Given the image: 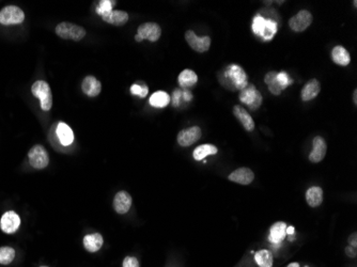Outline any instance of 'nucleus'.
<instances>
[{
	"label": "nucleus",
	"mask_w": 357,
	"mask_h": 267,
	"mask_svg": "<svg viewBox=\"0 0 357 267\" xmlns=\"http://www.w3.org/2000/svg\"><path fill=\"white\" fill-rule=\"evenodd\" d=\"M81 90L89 97H95L101 93L102 85L94 76H87L81 84Z\"/></svg>",
	"instance_id": "obj_16"
},
{
	"label": "nucleus",
	"mask_w": 357,
	"mask_h": 267,
	"mask_svg": "<svg viewBox=\"0 0 357 267\" xmlns=\"http://www.w3.org/2000/svg\"><path fill=\"white\" fill-rule=\"evenodd\" d=\"M185 40L188 45L197 53H206L211 46L210 37H198L192 30H187L185 32Z\"/></svg>",
	"instance_id": "obj_9"
},
{
	"label": "nucleus",
	"mask_w": 357,
	"mask_h": 267,
	"mask_svg": "<svg viewBox=\"0 0 357 267\" xmlns=\"http://www.w3.org/2000/svg\"><path fill=\"white\" fill-rule=\"evenodd\" d=\"M276 79H277V83L279 84L281 90H284L285 88L293 84L292 78L287 73H285V72H280V73H277Z\"/></svg>",
	"instance_id": "obj_33"
},
{
	"label": "nucleus",
	"mask_w": 357,
	"mask_h": 267,
	"mask_svg": "<svg viewBox=\"0 0 357 267\" xmlns=\"http://www.w3.org/2000/svg\"><path fill=\"white\" fill-rule=\"evenodd\" d=\"M257 264L260 267H272L273 266V254L269 250H260L254 255Z\"/></svg>",
	"instance_id": "obj_27"
},
{
	"label": "nucleus",
	"mask_w": 357,
	"mask_h": 267,
	"mask_svg": "<svg viewBox=\"0 0 357 267\" xmlns=\"http://www.w3.org/2000/svg\"><path fill=\"white\" fill-rule=\"evenodd\" d=\"M313 20L312 14L306 10H302L298 14H295L289 20L290 28L295 32H302L307 29Z\"/></svg>",
	"instance_id": "obj_8"
},
{
	"label": "nucleus",
	"mask_w": 357,
	"mask_h": 267,
	"mask_svg": "<svg viewBox=\"0 0 357 267\" xmlns=\"http://www.w3.org/2000/svg\"><path fill=\"white\" fill-rule=\"evenodd\" d=\"M326 151H328V146H326L325 140L320 136L314 137L312 143V151L309 154V160L315 163L320 162L325 157Z\"/></svg>",
	"instance_id": "obj_12"
},
{
	"label": "nucleus",
	"mask_w": 357,
	"mask_h": 267,
	"mask_svg": "<svg viewBox=\"0 0 357 267\" xmlns=\"http://www.w3.org/2000/svg\"><path fill=\"white\" fill-rule=\"evenodd\" d=\"M178 80H179L180 87L184 89H189L197 84L198 76L192 70L187 69L181 72L178 77Z\"/></svg>",
	"instance_id": "obj_22"
},
{
	"label": "nucleus",
	"mask_w": 357,
	"mask_h": 267,
	"mask_svg": "<svg viewBox=\"0 0 357 267\" xmlns=\"http://www.w3.org/2000/svg\"><path fill=\"white\" fill-rule=\"evenodd\" d=\"M128 13L125 11H120V10H116V11L113 10V11L102 15V19H103L105 23L114 26L125 25L128 22Z\"/></svg>",
	"instance_id": "obj_15"
},
{
	"label": "nucleus",
	"mask_w": 357,
	"mask_h": 267,
	"mask_svg": "<svg viewBox=\"0 0 357 267\" xmlns=\"http://www.w3.org/2000/svg\"><path fill=\"white\" fill-rule=\"evenodd\" d=\"M161 36V29L156 23H145L139 26L135 40L141 42L142 40H149L150 42H156Z\"/></svg>",
	"instance_id": "obj_7"
},
{
	"label": "nucleus",
	"mask_w": 357,
	"mask_h": 267,
	"mask_svg": "<svg viewBox=\"0 0 357 267\" xmlns=\"http://www.w3.org/2000/svg\"><path fill=\"white\" fill-rule=\"evenodd\" d=\"M332 59L336 64L341 66L349 65V63L351 62L350 53L343 46L340 45L335 46L332 50Z\"/></svg>",
	"instance_id": "obj_21"
},
{
	"label": "nucleus",
	"mask_w": 357,
	"mask_h": 267,
	"mask_svg": "<svg viewBox=\"0 0 357 267\" xmlns=\"http://www.w3.org/2000/svg\"><path fill=\"white\" fill-rule=\"evenodd\" d=\"M254 179L253 172L246 167L239 168L236 171H233L230 176L229 180L233 183H238L241 185H248L250 184Z\"/></svg>",
	"instance_id": "obj_17"
},
{
	"label": "nucleus",
	"mask_w": 357,
	"mask_h": 267,
	"mask_svg": "<svg viewBox=\"0 0 357 267\" xmlns=\"http://www.w3.org/2000/svg\"><path fill=\"white\" fill-rule=\"evenodd\" d=\"M276 32H277V24L275 23L274 20H272V19L265 18V25H264L261 37L264 40L269 41V40H272L274 38V36L276 35Z\"/></svg>",
	"instance_id": "obj_29"
},
{
	"label": "nucleus",
	"mask_w": 357,
	"mask_h": 267,
	"mask_svg": "<svg viewBox=\"0 0 357 267\" xmlns=\"http://www.w3.org/2000/svg\"><path fill=\"white\" fill-rule=\"evenodd\" d=\"M276 76H277V73L276 72H269V73L265 75V78H264V81L269 85V89L270 91L272 92L273 94L275 95H279L282 90L279 86V84L277 83V79H276Z\"/></svg>",
	"instance_id": "obj_28"
},
{
	"label": "nucleus",
	"mask_w": 357,
	"mask_h": 267,
	"mask_svg": "<svg viewBox=\"0 0 357 267\" xmlns=\"http://www.w3.org/2000/svg\"><path fill=\"white\" fill-rule=\"evenodd\" d=\"M56 35L63 40H72L75 42L83 40L87 31L84 27L78 26L76 24H72L69 22H62L57 25L56 27Z\"/></svg>",
	"instance_id": "obj_2"
},
{
	"label": "nucleus",
	"mask_w": 357,
	"mask_h": 267,
	"mask_svg": "<svg viewBox=\"0 0 357 267\" xmlns=\"http://www.w3.org/2000/svg\"><path fill=\"white\" fill-rule=\"evenodd\" d=\"M288 267H300L299 263H291L288 265Z\"/></svg>",
	"instance_id": "obj_42"
},
{
	"label": "nucleus",
	"mask_w": 357,
	"mask_h": 267,
	"mask_svg": "<svg viewBox=\"0 0 357 267\" xmlns=\"http://www.w3.org/2000/svg\"><path fill=\"white\" fill-rule=\"evenodd\" d=\"M28 159L30 165L35 169H44L48 166L49 163V156L48 153L43 146L36 145L30 149L28 153Z\"/></svg>",
	"instance_id": "obj_6"
},
{
	"label": "nucleus",
	"mask_w": 357,
	"mask_h": 267,
	"mask_svg": "<svg viewBox=\"0 0 357 267\" xmlns=\"http://www.w3.org/2000/svg\"><path fill=\"white\" fill-rule=\"evenodd\" d=\"M285 230H287V224L284 222H276L272 225L271 228V233H270V241L273 244H279L280 242H282L285 238Z\"/></svg>",
	"instance_id": "obj_24"
},
{
	"label": "nucleus",
	"mask_w": 357,
	"mask_h": 267,
	"mask_svg": "<svg viewBox=\"0 0 357 267\" xmlns=\"http://www.w3.org/2000/svg\"><path fill=\"white\" fill-rule=\"evenodd\" d=\"M31 93L41 102V108L44 111H49L53 106L52 89L44 80H38L31 87Z\"/></svg>",
	"instance_id": "obj_3"
},
{
	"label": "nucleus",
	"mask_w": 357,
	"mask_h": 267,
	"mask_svg": "<svg viewBox=\"0 0 357 267\" xmlns=\"http://www.w3.org/2000/svg\"><path fill=\"white\" fill-rule=\"evenodd\" d=\"M104 240L103 236L100 233H92L88 234L84 238V247L89 252H96L99 251L102 246H103Z\"/></svg>",
	"instance_id": "obj_20"
},
{
	"label": "nucleus",
	"mask_w": 357,
	"mask_h": 267,
	"mask_svg": "<svg viewBox=\"0 0 357 267\" xmlns=\"http://www.w3.org/2000/svg\"><path fill=\"white\" fill-rule=\"evenodd\" d=\"M19 225H20V218L13 211L6 212L3 215L2 219H0V228H2V230L7 234H14L15 232H17V230L19 229Z\"/></svg>",
	"instance_id": "obj_11"
},
{
	"label": "nucleus",
	"mask_w": 357,
	"mask_h": 267,
	"mask_svg": "<svg viewBox=\"0 0 357 267\" xmlns=\"http://www.w3.org/2000/svg\"><path fill=\"white\" fill-rule=\"evenodd\" d=\"M349 243H350V246H352V247H354V248L357 247V234L356 233L351 234V236L349 238Z\"/></svg>",
	"instance_id": "obj_38"
},
{
	"label": "nucleus",
	"mask_w": 357,
	"mask_h": 267,
	"mask_svg": "<svg viewBox=\"0 0 357 267\" xmlns=\"http://www.w3.org/2000/svg\"><path fill=\"white\" fill-rule=\"evenodd\" d=\"M41 267H47V266H41Z\"/></svg>",
	"instance_id": "obj_43"
},
{
	"label": "nucleus",
	"mask_w": 357,
	"mask_h": 267,
	"mask_svg": "<svg viewBox=\"0 0 357 267\" xmlns=\"http://www.w3.org/2000/svg\"><path fill=\"white\" fill-rule=\"evenodd\" d=\"M123 267H139V262L136 258H133V256H126L123 261Z\"/></svg>",
	"instance_id": "obj_35"
},
{
	"label": "nucleus",
	"mask_w": 357,
	"mask_h": 267,
	"mask_svg": "<svg viewBox=\"0 0 357 267\" xmlns=\"http://www.w3.org/2000/svg\"><path fill=\"white\" fill-rule=\"evenodd\" d=\"M240 101L249 109L257 110L262 104V95L253 85H247L240 93Z\"/></svg>",
	"instance_id": "obj_5"
},
{
	"label": "nucleus",
	"mask_w": 357,
	"mask_h": 267,
	"mask_svg": "<svg viewBox=\"0 0 357 267\" xmlns=\"http://www.w3.org/2000/svg\"><path fill=\"white\" fill-rule=\"evenodd\" d=\"M149 92V89L147 86L145 85H138V84H134L131 87V93L133 95H138L139 97H146Z\"/></svg>",
	"instance_id": "obj_34"
},
{
	"label": "nucleus",
	"mask_w": 357,
	"mask_h": 267,
	"mask_svg": "<svg viewBox=\"0 0 357 267\" xmlns=\"http://www.w3.org/2000/svg\"><path fill=\"white\" fill-rule=\"evenodd\" d=\"M24 20L25 13L22 9L16 6H7L0 11V24L2 25H18L22 24Z\"/></svg>",
	"instance_id": "obj_4"
},
{
	"label": "nucleus",
	"mask_w": 357,
	"mask_h": 267,
	"mask_svg": "<svg viewBox=\"0 0 357 267\" xmlns=\"http://www.w3.org/2000/svg\"><path fill=\"white\" fill-rule=\"evenodd\" d=\"M116 2H110V0H104V2H100L99 7L96 8V13L100 14L101 16L108 13L110 11H113V8L115 7Z\"/></svg>",
	"instance_id": "obj_32"
},
{
	"label": "nucleus",
	"mask_w": 357,
	"mask_h": 267,
	"mask_svg": "<svg viewBox=\"0 0 357 267\" xmlns=\"http://www.w3.org/2000/svg\"><path fill=\"white\" fill-rule=\"evenodd\" d=\"M170 103V96L164 91H157L150 97L151 106L155 108H165Z\"/></svg>",
	"instance_id": "obj_25"
},
{
	"label": "nucleus",
	"mask_w": 357,
	"mask_h": 267,
	"mask_svg": "<svg viewBox=\"0 0 357 267\" xmlns=\"http://www.w3.org/2000/svg\"><path fill=\"white\" fill-rule=\"evenodd\" d=\"M353 102L355 105H357V90H354L353 92Z\"/></svg>",
	"instance_id": "obj_41"
},
{
	"label": "nucleus",
	"mask_w": 357,
	"mask_h": 267,
	"mask_svg": "<svg viewBox=\"0 0 357 267\" xmlns=\"http://www.w3.org/2000/svg\"><path fill=\"white\" fill-rule=\"evenodd\" d=\"M321 86L317 79H310L307 84L304 86L301 92V97L304 102H308L317 97L320 93Z\"/></svg>",
	"instance_id": "obj_18"
},
{
	"label": "nucleus",
	"mask_w": 357,
	"mask_h": 267,
	"mask_svg": "<svg viewBox=\"0 0 357 267\" xmlns=\"http://www.w3.org/2000/svg\"><path fill=\"white\" fill-rule=\"evenodd\" d=\"M264 25H265V18L264 17H262L260 14L254 16L253 22H252V31L254 32V35L261 37Z\"/></svg>",
	"instance_id": "obj_31"
},
{
	"label": "nucleus",
	"mask_w": 357,
	"mask_h": 267,
	"mask_svg": "<svg viewBox=\"0 0 357 267\" xmlns=\"http://www.w3.org/2000/svg\"><path fill=\"white\" fill-rule=\"evenodd\" d=\"M306 201L311 208H318L323 202V190L318 186L310 187L306 191Z\"/></svg>",
	"instance_id": "obj_23"
},
{
	"label": "nucleus",
	"mask_w": 357,
	"mask_h": 267,
	"mask_svg": "<svg viewBox=\"0 0 357 267\" xmlns=\"http://www.w3.org/2000/svg\"><path fill=\"white\" fill-rule=\"evenodd\" d=\"M201 138V128L199 126H191L189 128L183 129L178 134V143L183 147H190Z\"/></svg>",
	"instance_id": "obj_10"
},
{
	"label": "nucleus",
	"mask_w": 357,
	"mask_h": 267,
	"mask_svg": "<svg viewBox=\"0 0 357 267\" xmlns=\"http://www.w3.org/2000/svg\"><path fill=\"white\" fill-rule=\"evenodd\" d=\"M233 115L242 123L243 127L247 131H252L254 129V122L246 109L242 106H234Z\"/></svg>",
	"instance_id": "obj_19"
},
{
	"label": "nucleus",
	"mask_w": 357,
	"mask_h": 267,
	"mask_svg": "<svg viewBox=\"0 0 357 267\" xmlns=\"http://www.w3.org/2000/svg\"><path fill=\"white\" fill-rule=\"evenodd\" d=\"M285 233H287L288 235H293L294 234V227H292V225H291V227H287V230H285Z\"/></svg>",
	"instance_id": "obj_40"
},
{
	"label": "nucleus",
	"mask_w": 357,
	"mask_h": 267,
	"mask_svg": "<svg viewBox=\"0 0 357 267\" xmlns=\"http://www.w3.org/2000/svg\"><path fill=\"white\" fill-rule=\"evenodd\" d=\"M132 207V197L131 194L124 190L119 191L114 199V209L115 211L120 214L123 215L126 214Z\"/></svg>",
	"instance_id": "obj_13"
},
{
	"label": "nucleus",
	"mask_w": 357,
	"mask_h": 267,
	"mask_svg": "<svg viewBox=\"0 0 357 267\" xmlns=\"http://www.w3.org/2000/svg\"><path fill=\"white\" fill-rule=\"evenodd\" d=\"M220 84L229 90H243L248 85V77L238 64L228 65L222 73Z\"/></svg>",
	"instance_id": "obj_1"
},
{
	"label": "nucleus",
	"mask_w": 357,
	"mask_h": 267,
	"mask_svg": "<svg viewBox=\"0 0 357 267\" xmlns=\"http://www.w3.org/2000/svg\"><path fill=\"white\" fill-rule=\"evenodd\" d=\"M182 95H183V98H184L185 102H189V101L192 98V94L190 93V91H188L187 89L183 90Z\"/></svg>",
	"instance_id": "obj_39"
},
{
	"label": "nucleus",
	"mask_w": 357,
	"mask_h": 267,
	"mask_svg": "<svg viewBox=\"0 0 357 267\" xmlns=\"http://www.w3.org/2000/svg\"><path fill=\"white\" fill-rule=\"evenodd\" d=\"M217 148L213 145H202L199 146L193 151L192 155L193 158L196 160H202L205 159L206 157H208L209 155H214V154L217 153Z\"/></svg>",
	"instance_id": "obj_26"
},
{
	"label": "nucleus",
	"mask_w": 357,
	"mask_h": 267,
	"mask_svg": "<svg viewBox=\"0 0 357 267\" xmlns=\"http://www.w3.org/2000/svg\"><path fill=\"white\" fill-rule=\"evenodd\" d=\"M182 96V92L180 90H176L175 91V93H173V96H172V102H173V105L175 106H179L180 104V97Z\"/></svg>",
	"instance_id": "obj_36"
},
{
	"label": "nucleus",
	"mask_w": 357,
	"mask_h": 267,
	"mask_svg": "<svg viewBox=\"0 0 357 267\" xmlns=\"http://www.w3.org/2000/svg\"><path fill=\"white\" fill-rule=\"evenodd\" d=\"M15 258V250L12 247H0V264L9 265Z\"/></svg>",
	"instance_id": "obj_30"
},
{
	"label": "nucleus",
	"mask_w": 357,
	"mask_h": 267,
	"mask_svg": "<svg viewBox=\"0 0 357 267\" xmlns=\"http://www.w3.org/2000/svg\"><path fill=\"white\" fill-rule=\"evenodd\" d=\"M345 253L348 256H350V258H355L357 252H356V248L352 247V246H349V247H346L345 248Z\"/></svg>",
	"instance_id": "obj_37"
},
{
	"label": "nucleus",
	"mask_w": 357,
	"mask_h": 267,
	"mask_svg": "<svg viewBox=\"0 0 357 267\" xmlns=\"http://www.w3.org/2000/svg\"><path fill=\"white\" fill-rule=\"evenodd\" d=\"M56 134L60 143L64 147L71 146L74 141V132L72 128H71L64 122L58 123Z\"/></svg>",
	"instance_id": "obj_14"
}]
</instances>
